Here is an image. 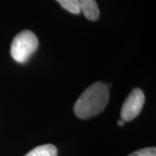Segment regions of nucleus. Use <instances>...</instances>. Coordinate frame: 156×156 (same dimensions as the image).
Segmentation results:
<instances>
[{
	"label": "nucleus",
	"instance_id": "f257e3e1",
	"mask_svg": "<svg viewBox=\"0 0 156 156\" xmlns=\"http://www.w3.org/2000/svg\"><path fill=\"white\" fill-rule=\"evenodd\" d=\"M108 100V86L102 82H96L80 95L74 105V113L80 119H90L104 110Z\"/></svg>",
	"mask_w": 156,
	"mask_h": 156
},
{
	"label": "nucleus",
	"instance_id": "f03ea898",
	"mask_svg": "<svg viewBox=\"0 0 156 156\" xmlns=\"http://www.w3.org/2000/svg\"><path fill=\"white\" fill-rule=\"evenodd\" d=\"M38 47V39L30 30H23L14 37L11 46L12 58L19 63H24L30 58Z\"/></svg>",
	"mask_w": 156,
	"mask_h": 156
},
{
	"label": "nucleus",
	"instance_id": "7ed1b4c3",
	"mask_svg": "<svg viewBox=\"0 0 156 156\" xmlns=\"http://www.w3.org/2000/svg\"><path fill=\"white\" fill-rule=\"evenodd\" d=\"M145 102V95L140 89H134L125 100L121 110V119L130 122L138 116Z\"/></svg>",
	"mask_w": 156,
	"mask_h": 156
},
{
	"label": "nucleus",
	"instance_id": "20e7f679",
	"mask_svg": "<svg viewBox=\"0 0 156 156\" xmlns=\"http://www.w3.org/2000/svg\"><path fill=\"white\" fill-rule=\"evenodd\" d=\"M81 12L90 21H96L100 17V11L95 0H78Z\"/></svg>",
	"mask_w": 156,
	"mask_h": 156
},
{
	"label": "nucleus",
	"instance_id": "39448f33",
	"mask_svg": "<svg viewBox=\"0 0 156 156\" xmlns=\"http://www.w3.org/2000/svg\"><path fill=\"white\" fill-rule=\"evenodd\" d=\"M57 148L52 144H45L35 147L25 156H56Z\"/></svg>",
	"mask_w": 156,
	"mask_h": 156
},
{
	"label": "nucleus",
	"instance_id": "423d86ee",
	"mask_svg": "<svg viewBox=\"0 0 156 156\" xmlns=\"http://www.w3.org/2000/svg\"><path fill=\"white\" fill-rule=\"evenodd\" d=\"M57 1L61 6L65 9L66 11H69L72 14H80V5H79V1L78 0H56Z\"/></svg>",
	"mask_w": 156,
	"mask_h": 156
},
{
	"label": "nucleus",
	"instance_id": "0eeeda50",
	"mask_svg": "<svg viewBox=\"0 0 156 156\" xmlns=\"http://www.w3.org/2000/svg\"><path fill=\"white\" fill-rule=\"evenodd\" d=\"M128 156H156L155 147H147L132 153Z\"/></svg>",
	"mask_w": 156,
	"mask_h": 156
},
{
	"label": "nucleus",
	"instance_id": "6e6552de",
	"mask_svg": "<svg viewBox=\"0 0 156 156\" xmlns=\"http://www.w3.org/2000/svg\"><path fill=\"white\" fill-rule=\"evenodd\" d=\"M117 124H118L119 126H121V127H122L123 125L125 124V122H124V121H122V120L121 119V120H119V121L117 122Z\"/></svg>",
	"mask_w": 156,
	"mask_h": 156
}]
</instances>
